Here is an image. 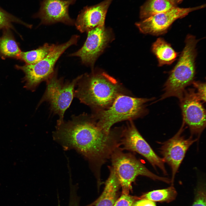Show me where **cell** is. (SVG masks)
Masks as SVG:
<instances>
[{
	"label": "cell",
	"instance_id": "obj_1",
	"mask_svg": "<svg viewBox=\"0 0 206 206\" xmlns=\"http://www.w3.org/2000/svg\"><path fill=\"white\" fill-rule=\"evenodd\" d=\"M56 129L55 138L86 158L94 167L97 178L102 166L120 146L121 128L107 133L98 127L92 114L73 115L71 120L57 125Z\"/></svg>",
	"mask_w": 206,
	"mask_h": 206
},
{
	"label": "cell",
	"instance_id": "obj_2",
	"mask_svg": "<svg viewBox=\"0 0 206 206\" xmlns=\"http://www.w3.org/2000/svg\"><path fill=\"white\" fill-rule=\"evenodd\" d=\"M74 90V97L94 112L108 108L121 94L126 95L122 85L102 71H92L82 75Z\"/></svg>",
	"mask_w": 206,
	"mask_h": 206
},
{
	"label": "cell",
	"instance_id": "obj_3",
	"mask_svg": "<svg viewBox=\"0 0 206 206\" xmlns=\"http://www.w3.org/2000/svg\"><path fill=\"white\" fill-rule=\"evenodd\" d=\"M198 41L192 35H188L186 37L185 47L177 64L164 85L163 93L160 100L172 96L177 97L179 100L186 87L194 81L196 46Z\"/></svg>",
	"mask_w": 206,
	"mask_h": 206
},
{
	"label": "cell",
	"instance_id": "obj_4",
	"mask_svg": "<svg viewBox=\"0 0 206 206\" xmlns=\"http://www.w3.org/2000/svg\"><path fill=\"white\" fill-rule=\"evenodd\" d=\"M154 99L134 97L125 94L118 96L108 108L94 112L92 114L98 127L107 133L116 123L141 117L147 113L146 104Z\"/></svg>",
	"mask_w": 206,
	"mask_h": 206
},
{
	"label": "cell",
	"instance_id": "obj_5",
	"mask_svg": "<svg viewBox=\"0 0 206 206\" xmlns=\"http://www.w3.org/2000/svg\"><path fill=\"white\" fill-rule=\"evenodd\" d=\"M122 151L120 147L117 148L110 157L112 167L122 188V193L129 194L132 190V183L139 175L167 183H171L170 179L160 177L151 172L132 154L124 153Z\"/></svg>",
	"mask_w": 206,
	"mask_h": 206
},
{
	"label": "cell",
	"instance_id": "obj_6",
	"mask_svg": "<svg viewBox=\"0 0 206 206\" xmlns=\"http://www.w3.org/2000/svg\"><path fill=\"white\" fill-rule=\"evenodd\" d=\"M77 35H73L67 42L55 44L53 50L43 60L34 64L16 65V69L24 73L22 79L24 87L32 92L34 91L43 81H46L53 74L55 64L64 52L70 46L76 45L79 38Z\"/></svg>",
	"mask_w": 206,
	"mask_h": 206
},
{
	"label": "cell",
	"instance_id": "obj_7",
	"mask_svg": "<svg viewBox=\"0 0 206 206\" xmlns=\"http://www.w3.org/2000/svg\"><path fill=\"white\" fill-rule=\"evenodd\" d=\"M82 76H77L71 81L64 82V78H58L57 70H56L46 81V89L37 107L43 102H48L51 111L59 117L57 125L60 124L64 121V113L74 97L75 88Z\"/></svg>",
	"mask_w": 206,
	"mask_h": 206
},
{
	"label": "cell",
	"instance_id": "obj_8",
	"mask_svg": "<svg viewBox=\"0 0 206 206\" xmlns=\"http://www.w3.org/2000/svg\"><path fill=\"white\" fill-rule=\"evenodd\" d=\"M122 150L135 152L140 154L150 163L155 169L158 167L163 174L167 173L162 158L158 156L143 138L132 120L122 128L120 142Z\"/></svg>",
	"mask_w": 206,
	"mask_h": 206
},
{
	"label": "cell",
	"instance_id": "obj_9",
	"mask_svg": "<svg viewBox=\"0 0 206 206\" xmlns=\"http://www.w3.org/2000/svg\"><path fill=\"white\" fill-rule=\"evenodd\" d=\"M183 120L189 127L191 136L199 139L206 127L205 111L195 89L185 90L179 100Z\"/></svg>",
	"mask_w": 206,
	"mask_h": 206
},
{
	"label": "cell",
	"instance_id": "obj_10",
	"mask_svg": "<svg viewBox=\"0 0 206 206\" xmlns=\"http://www.w3.org/2000/svg\"><path fill=\"white\" fill-rule=\"evenodd\" d=\"M185 123L183 120L182 125L178 132L171 138L162 143L159 151L164 163L170 167L172 172L171 185L175 175L189 147L198 139L191 136L185 138L182 135Z\"/></svg>",
	"mask_w": 206,
	"mask_h": 206
},
{
	"label": "cell",
	"instance_id": "obj_11",
	"mask_svg": "<svg viewBox=\"0 0 206 206\" xmlns=\"http://www.w3.org/2000/svg\"><path fill=\"white\" fill-rule=\"evenodd\" d=\"M204 5L186 8L176 6L165 12L143 19L135 24L140 31L143 33L160 35L167 32L176 20L185 17L191 12L203 8L205 6Z\"/></svg>",
	"mask_w": 206,
	"mask_h": 206
},
{
	"label": "cell",
	"instance_id": "obj_12",
	"mask_svg": "<svg viewBox=\"0 0 206 206\" xmlns=\"http://www.w3.org/2000/svg\"><path fill=\"white\" fill-rule=\"evenodd\" d=\"M87 38L82 47L70 54L79 57L82 63L93 66L96 59L110 42L112 34L110 30L100 25L88 31Z\"/></svg>",
	"mask_w": 206,
	"mask_h": 206
},
{
	"label": "cell",
	"instance_id": "obj_13",
	"mask_svg": "<svg viewBox=\"0 0 206 206\" xmlns=\"http://www.w3.org/2000/svg\"><path fill=\"white\" fill-rule=\"evenodd\" d=\"M76 0H43L38 12L34 16L41 20L40 24L50 25L61 22L73 25L74 21L69 14V6Z\"/></svg>",
	"mask_w": 206,
	"mask_h": 206
},
{
	"label": "cell",
	"instance_id": "obj_14",
	"mask_svg": "<svg viewBox=\"0 0 206 206\" xmlns=\"http://www.w3.org/2000/svg\"><path fill=\"white\" fill-rule=\"evenodd\" d=\"M112 1L104 0L97 5L84 7L75 22L77 29L81 33H88L98 26L104 25L106 13Z\"/></svg>",
	"mask_w": 206,
	"mask_h": 206
},
{
	"label": "cell",
	"instance_id": "obj_15",
	"mask_svg": "<svg viewBox=\"0 0 206 206\" xmlns=\"http://www.w3.org/2000/svg\"><path fill=\"white\" fill-rule=\"evenodd\" d=\"M109 168L110 174L105 183L104 190L100 196L90 206H114L117 200L120 185L112 167L110 166Z\"/></svg>",
	"mask_w": 206,
	"mask_h": 206
},
{
	"label": "cell",
	"instance_id": "obj_16",
	"mask_svg": "<svg viewBox=\"0 0 206 206\" xmlns=\"http://www.w3.org/2000/svg\"><path fill=\"white\" fill-rule=\"evenodd\" d=\"M152 51L156 56L159 66L169 65L176 59L177 54L170 44L161 38H159L152 44Z\"/></svg>",
	"mask_w": 206,
	"mask_h": 206
},
{
	"label": "cell",
	"instance_id": "obj_17",
	"mask_svg": "<svg viewBox=\"0 0 206 206\" xmlns=\"http://www.w3.org/2000/svg\"><path fill=\"white\" fill-rule=\"evenodd\" d=\"M21 52L10 29H3L0 37V58L3 59L7 58L18 59Z\"/></svg>",
	"mask_w": 206,
	"mask_h": 206
},
{
	"label": "cell",
	"instance_id": "obj_18",
	"mask_svg": "<svg viewBox=\"0 0 206 206\" xmlns=\"http://www.w3.org/2000/svg\"><path fill=\"white\" fill-rule=\"evenodd\" d=\"M175 7L176 5L168 0H147L140 8V17L143 20Z\"/></svg>",
	"mask_w": 206,
	"mask_h": 206
},
{
	"label": "cell",
	"instance_id": "obj_19",
	"mask_svg": "<svg viewBox=\"0 0 206 206\" xmlns=\"http://www.w3.org/2000/svg\"><path fill=\"white\" fill-rule=\"evenodd\" d=\"M55 44L45 43L36 49L26 52H21L18 60L26 64H34L46 57L54 49Z\"/></svg>",
	"mask_w": 206,
	"mask_h": 206
},
{
	"label": "cell",
	"instance_id": "obj_20",
	"mask_svg": "<svg viewBox=\"0 0 206 206\" xmlns=\"http://www.w3.org/2000/svg\"><path fill=\"white\" fill-rule=\"evenodd\" d=\"M177 195L173 185L166 189L154 190L138 197V200L145 199L154 202L169 203L174 200Z\"/></svg>",
	"mask_w": 206,
	"mask_h": 206
},
{
	"label": "cell",
	"instance_id": "obj_21",
	"mask_svg": "<svg viewBox=\"0 0 206 206\" xmlns=\"http://www.w3.org/2000/svg\"><path fill=\"white\" fill-rule=\"evenodd\" d=\"M13 22L23 25L29 28L31 27V26L9 13L0 7V30L6 29L14 30L12 24Z\"/></svg>",
	"mask_w": 206,
	"mask_h": 206
},
{
	"label": "cell",
	"instance_id": "obj_22",
	"mask_svg": "<svg viewBox=\"0 0 206 206\" xmlns=\"http://www.w3.org/2000/svg\"><path fill=\"white\" fill-rule=\"evenodd\" d=\"M138 200V197L122 193L120 197L116 201L114 206H131L135 201Z\"/></svg>",
	"mask_w": 206,
	"mask_h": 206
},
{
	"label": "cell",
	"instance_id": "obj_23",
	"mask_svg": "<svg viewBox=\"0 0 206 206\" xmlns=\"http://www.w3.org/2000/svg\"><path fill=\"white\" fill-rule=\"evenodd\" d=\"M197 89L196 92L198 96L202 102L206 101V84L199 81H193L192 84Z\"/></svg>",
	"mask_w": 206,
	"mask_h": 206
},
{
	"label": "cell",
	"instance_id": "obj_24",
	"mask_svg": "<svg viewBox=\"0 0 206 206\" xmlns=\"http://www.w3.org/2000/svg\"><path fill=\"white\" fill-rule=\"evenodd\" d=\"M192 206H206V194L203 189L197 191Z\"/></svg>",
	"mask_w": 206,
	"mask_h": 206
},
{
	"label": "cell",
	"instance_id": "obj_25",
	"mask_svg": "<svg viewBox=\"0 0 206 206\" xmlns=\"http://www.w3.org/2000/svg\"><path fill=\"white\" fill-rule=\"evenodd\" d=\"M131 206H157L154 202L145 199L135 201Z\"/></svg>",
	"mask_w": 206,
	"mask_h": 206
},
{
	"label": "cell",
	"instance_id": "obj_26",
	"mask_svg": "<svg viewBox=\"0 0 206 206\" xmlns=\"http://www.w3.org/2000/svg\"><path fill=\"white\" fill-rule=\"evenodd\" d=\"M69 206H79V199L76 198H72L70 199Z\"/></svg>",
	"mask_w": 206,
	"mask_h": 206
},
{
	"label": "cell",
	"instance_id": "obj_27",
	"mask_svg": "<svg viewBox=\"0 0 206 206\" xmlns=\"http://www.w3.org/2000/svg\"><path fill=\"white\" fill-rule=\"evenodd\" d=\"M176 5L177 3L181 2L182 0H168Z\"/></svg>",
	"mask_w": 206,
	"mask_h": 206
}]
</instances>
